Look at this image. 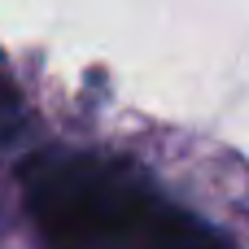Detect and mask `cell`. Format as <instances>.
<instances>
[{"instance_id": "6da1fadb", "label": "cell", "mask_w": 249, "mask_h": 249, "mask_svg": "<svg viewBox=\"0 0 249 249\" xmlns=\"http://www.w3.org/2000/svg\"><path fill=\"white\" fill-rule=\"evenodd\" d=\"M18 193L44 249H232L114 153L35 149L18 166Z\"/></svg>"}, {"instance_id": "7a4b0ae2", "label": "cell", "mask_w": 249, "mask_h": 249, "mask_svg": "<svg viewBox=\"0 0 249 249\" xmlns=\"http://www.w3.org/2000/svg\"><path fill=\"white\" fill-rule=\"evenodd\" d=\"M26 123V109H22V96L9 79H0V149L13 140V131Z\"/></svg>"}]
</instances>
